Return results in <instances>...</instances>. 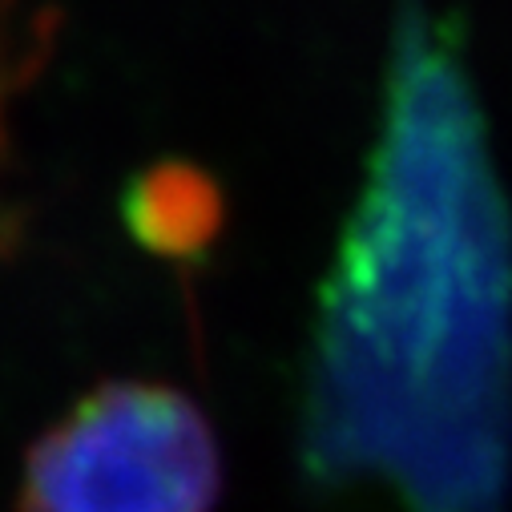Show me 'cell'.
Segmentation results:
<instances>
[{"instance_id":"1","label":"cell","mask_w":512,"mask_h":512,"mask_svg":"<svg viewBox=\"0 0 512 512\" xmlns=\"http://www.w3.org/2000/svg\"><path fill=\"white\" fill-rule=\"evenodd\" d=\"M307 464L408 512H496L512 464V238L476 109L404 17L371 178L319 303Z\"/></svg>"},{"instance_id":"2","label":"cell","mask_w":512,"mask_h":512,"mask_svg":"<svg viewBox=\"0 0 512 512\" xmlns=\"http://www.w3.org/2000/svg\"><path fill=\"white\" fill-rule=\"evenodd\" d=\"M218 496L206 412L166 383L113 379L29 448L17 512H214Z\"/></svg>"},{"instance_id":"3","label":"cell","mask_w":512,"mask_h":512,"mask_svg":"<svg viewBox=\"0 0 512 512\" xmlns=\"http://www.w3.org/2000/svg\"><path fill=\"white\" fill-rule=\"evenodd\" d=\"M125 226L162 259H198L226 226L222 186L194 162H158L125 190Z\"/></svg>"},{"instance_id":"4","label":"cell","mask_w":512,"mask_h":512,"mask_svg":"<svg viewBox=\"0 0 512 512\" xmlns=\"http://www.w3.org/2000/svg\"><path fill=\"white\" fill-rule=\"evenodd\" d=\"M61 33V9L49 0H0V166L9 150V105L49 65ZM9 242L5 206H0V246Z\"/></svg>"}]
</instances>
